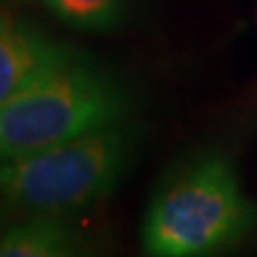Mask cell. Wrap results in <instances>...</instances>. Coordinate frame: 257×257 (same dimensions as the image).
<instances>
[{
  "instance_id": "6da1fadb",
  "label": "cell",
  "mask_w": 257,
  "mask_h": 257,
  "mask_svg": "<svg viewBox=\"0 0 257 257\" xmlns=\"http://www.w3.org/2000/svg\"><path fill=\"white\" fill-rule=\"evenodd\" d=\"M257 210L229 157L197 150L174 163L142 225L146 257H225L251 236Z\"/></svg>"
},
{
  "instance_id": "7a4b0ae2",
  "label": "cell",
  "mask_w": 257,
  "mask_h": 257,
  "mask_svg": "<svg viewBox=\"0 0 257 257\" xmlns=\"http://www.w3.org/2000/svg\"><path fill=\"white\" fill-rule=\"evenodd\" d=\"M138 138L128 118L0 163V202L26 214L77 216L116 191Z\"/></svg>"
},
{
  "instance_id": "3957f363",
  "label": "cell",
  "mask_w": 257,
  "mask_h": 257,
  "mask_svg": "<svg viewBox=\"0 0 257 257\" xmlns=\"http://www.w3.org/2000/svg\"><path fill=\"white\" fill-rule=\"evenodd\" d=\"M122 118H128L126 88L107 67L79 52L0 105V163Z\"/></svg>"
},
{
  "instance_id": "277c9868",
  "label": "cell",
  "mask_w": 257,
  "mask_h": 257,
  "mask_svg": "<svg viewBox=\"0 0 257 257\" xmlns=\"http://www.w3.org/2000/svg\"><path fill=\"white\" fill-rule=\"evenodd\" d=\"M79 54L30 20L0 11V105Z\"/></svg>"
},
{
  "instance_id": "5b68a950",
  "label": "cell",
  "mask_w": 257,
  "mask_h": 257,
  "mask_svg": "<svg viewBox=\"0 0 257 257\" xmlns=\"http://www.w3.org/2000/svg\"><path fill=\"white\" fill-rule=\"evenodd\" d=\"M105 246L77 216L28 214L0 234V257H103Z\"/></svg>"
},
{
  "instance_id": "8992f818",
  "label": "cell",
  "mask_w": 257,
  "mask_h": 257,
  "mask_svg": "<svg viewBox=\"0 0 257 257\" xmlns=\"http://www.w3.org/2000/svg\"><path fill=\"white\" fill-rule=\"evenodd\" d=\"M47 9L77 30H109L122 18L124 0H43Z\"/></svg>"
}]
</instances>
